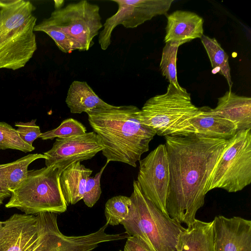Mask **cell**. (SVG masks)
<instances>
[{"instance_id": "obj_30", "label": "cell", "mask_w": 251, "mask_h": 251, "mask_svg": "<svg viewBox=\"0 0 251 251\" xmlns=\"http://www.w3.org/2000/svg\"><path fill=\"white\" fill-rule=\"evenodd\" d=\"M11 195V192L4 188L0 181V206L3 204L4 200L10 197Z\"/></svg>"}, {"instance_id": "obj_20", "label": "cell", "mask_w": 251, "mask_h": 251, "mask_svg": "<svg viewBox=\"0 0 251 251\" xmlns=\"http://www.w3.org/2000/svg\"><path fill=\"white\" fill-rule=\"evenodd\" d=\"M65 102L73 114L87 112L95 108L110 109L114 105L102 100L85 81L75 80L68 90Z\"/></svg>"}, {"instance_id": "obj_9", "label": "cell", "mask_w": 251, "mask_h": 251, "mask_svg": "<svg viewBox=\"0 0 251 251\" xmlns=\"http://www.w3.org/2000/svg\"><path fill=\"white\" fill-rule=\"evenodd\" d=\"M36 216L39 235L32 251H93L100 243L120 239L118 234L105 233L107 223L98 230L87 235L67 236L59 229L57 214L46 212Z\"/></svg>"}, {"instance_id": "obj_7", "label": "cell", "mask_w": 251, "mask_h": 251, "mask_svg": "<svg viewBox=\"0 0 251 251\" xmlns=\"http://www.w3.org/2000/svg\"><path fill=\"white\" fill-rule=\"evenodd\" d=\"M60 175L54 166L28 171L26 179L11 192L5 207L16 208L28 215L65 212L67 205L60 185Z\"/></svg>"}, {"instance_id": "obj_6", "label": "cell", "mask_w": 251, "mask_h": 251, "mask_svg": "<svg viewBox=\"0 0 251 251\" xmlns=\"http://www.w3.org/2000/svg\"><path fill=\"white\" fill-rule=\"evenodd\" d=\"M198 109L185 88L169 84L165 93L146 101L138 118L158 136L184 137L196 132L191 120Z\"/></svg>"}, {"instance_id": "obj_27", "label": "cell", "mask_w": 251, "mask_h": 251, "mask_svg": "<svg viewBox=\"0 0 251 251\" xmlns=\"http://www.w3.org/2000/svg\"><path fill=\"white\" fill-rule=\"evenodd\" d=\"M108 163L106 161L104 166L94 177L89 176L87 179L82 200L84 203L89 207H92L100 198L101 193L100 178Z\"/></svg>"}, {"instance_id": "obj_32", "label": "cell", "mask_w": 251, "mask_h": 251, "mask_svg": "<svg viewBox=\"0 0 251 251\" xmlns=\"http://www.w3.org/2000/svg\"><path fill=\"white\" fill-rule=\"evenodd\" d=\"M121 251V250H120V251Z\"/></svg>"}, {"instance_id": "obj_12", "label": "cell", "mask_w": 251, "mask_h": 251, "mask_svg": "<svg viewBox=\"0 0 251 251\" xmlns=\"http://www.w3.org/2000/svg\"><path fill=\"white\" fill-rule=\"evenodd\" d=\"M103 149L101 142L94 131L66 138H57L47 156L46 166L58 169L60 174L71 164L90 159Z\"/></svg>"}, {"instance_id": "obj_5", "label": "cell", "mask_w": 251, "mask_h": 251, "mask_svg": "<svg viewBox=\"0 0 251 251\" xmlns=\"http://www.w3.org/2000/svg\"><path fill=\"white\" fill-rule=\"evenodd\" d=\"M133 187L128 215L121 223L126 232L141 239L151 251H177L179 235L185 228L147 199L137 180Z\"/></svg>"}, {"instance_id": "obj_23", "label": "cell", "mask_w": 251, "mask_h": 251, "mask_svg": "<svg viewBox=\"0 0 251 251\" xmlns=\"http://www.w3.org/2000/svg\"><path fill=\"white\" fill-rule=\"evenodd\" d=\"M131 201L130 197L119 195L109 199L105 203L104 214L106 223L117 226L127 217Z\"/></svg>"}, {"instance_id": "obj_13", "label": "cell", "mask_w": 251, "mask_h": 251, "mask_svg": "<svg viewBox=\"0 0 251 251\" xmlns=\"http://www.w3.org/2000/svg\"><path fill=\"white\" fill-rule=\"evenodd\" d=\"M38 235L36 215L14 214L0 228V251H32Z\"/></svg>"}, {"instance_id": "obj_15", "label": "cell", "mask_w": 251, "mask_h": 251, "mask_svg": "<svg viewBox=\"0 0 251 251\" xmlns=\"http://www.w3.org/2000/svg\"><path fill=\"white\" fill-rule=\"evenodd\" d=\"M203 19L195 13L176 10L167 16L164 41L179 47L203 35Z\"/></svg>"}, {"instance_id": "obj_26", "label": "cell", "mask_w": 251, "mask_h": 251, "mask_svg": "<svg viewBox=\"0 0 251 251\" xmlns=\"http://www.w3.org/2000/svg\"><path fill=\"white\" fill-rule=\"evenodd\" d=\"M85 126L79 121L68 118L64 120L57 127L42 133L39 138L42 140H52L55 138H66L86 132Z\"/></svg>"}, {"instance_id": "obj_4", "label": "cell", "mask_w": 251, "mask_h": 251, "mask_svg": "<svg viewBox=\"0 0 251 251\" xmlns=\"http://www.w3.org/2000/svg\"><path fill=\"white\" fill-rule=\"evenodd\" d=\"M35 7L29 1L0 0V69L24 67L37 49Z\"/></svg>"}, {"instance_id": "obj_31", "label": "cell", "mask_w": 251, "mask_h": 251, "mask_svg": "<svg viewBox=\"0 0 251 251\" xmlns=\"http://www.w3.org/2000/svg\"><path fill=\"white\" fill-rule=\"evenodd\" d=\"M3 224V222L0 221V228L1 227Z\"/></svg>"}, {"instance_id": "obj_10", "label": "cell", "mask_w": 251, "mask_h": 251, "mask_svg": "<svg viewBox=\"0 0 251 251\" xmlns=\"http://www.w3.org/2000/svg\"><path fill=\"white\" fill-rule=\"evenodd\" d=\"M117 11L105 20L99 33V43L102 50L111 43L112 33L119 25L133 28L158 15L165 14L173 0H115Z\"/></svg>"}, {"instance_id": "obj_17", "label": "cell", "mask_w": 251, "mask_h": 251, "mask_svg": "<svg viewBox=\"0 0 251 251\" xmlns=\"http://www.w3.org/2000/svg\"><path fill=\"white\" fill-rule=\"evenodd\" d=\"M214 110L233 123L237 131L251 128V98L227 91L219 98Z\"/></svg>"}, {"instance_id": "obj_16", "label": "cell", "mask_w": 251, "mask_h": 251, "mask_svg": "<svg viewBox=\"0 0 251 251\" xmlns=\"http://www.w3.org/2000/svg\"><path fill=\"white\" fill-rule=\"evenodd\" d=\"M197 136L214 139L228 140L237 131L231 122L218 114L208 106L198 107L191 120Z\"/></svg>"}, {"instance_id": "obj_29", "label": "cell", "mask_w": 251, "mask_h": 251, "mask_svg": "<svg viewBox=\"0 0 251 251\" xmlns=\"http://www.w3.org/2000/svg\"><path fill=\"white\" fill-rule=\"evenodd\" d=\"M126 239L124 251H151L143 241L136 236H129Z\"/></svg>"}, {"instance_id": "obj_22", "label": "cell", "mask_w": 251, "mask_h": 251, "mask_svg": "<svg viewBox=\"0 0 251 251\" xmlns=\"http://www.w3.org/2000/svg\"><path fill=\"white\" fill-rule=\"evenodd\" d=\"M201 39L209 58L213 71H215L214 74L219 73L223 75L226 79L229 91H231L232 82L228 55L216 39L203 35Z\"/></svg>"}, {"instance_id": "obj_1", "label": "cell", "mask_w": 251, "mask_h": 251, "mask_svg": "<svg viewBox=\"0 0 251 251\" xmlns=\"http://www.w3.org/2000/svg\"><path fill=\"white\" fill-rule=\"evenodd\" d=\"M165 139L170 166L166 210L172 219L188 226L204 204L208 178L227 140L195 134Z\"/></svg>"}, {"instance_id": "obj_25", "label": "cell", "mask_w": 251, "mask_h": 251, "mask_svg": "<svg viewBox=\"0 0 251 251\" xmlns=\"http://www.w3.org/2000/svg\"><path fill=\"white\" fill-rule=\"evenodd\" d=\"M12 149L26 153L35 148L25 142L17 130L5 122H0V150Z\"/></svg>"}, {"instance_id": "obj_18", "label": "cell", "mask_w": 251, "mask_h": 251, "mask_svg": "<svg viewBox=\"0 0 251 251\" xmlns=\"http://www.w3.org/2000/svg\"><path fill=\"white\" fill-rule=\"evenodd\" d=\"M213 221L196 219L180 233L177 251H214Z\"/></svg>"}, {"instance_id": "obj_11", "label": "cell", "mask_w": 251, "mask_h": 251, "mask_svg": "<svg viewBox=\"0 0 251 251\" xmlns=\"http://www.w3.org/2000/svg\"><path fill=\"white\" fill-rule=\"evenodd\" d=\"M137 181L145 196L165 215L170 182V166L165 144L159 145L139 161Z\"/></svg>"}, {"instance_id": "obj_2", "label": "cell", "mask_w": 251, "mask_h": 251, "mask_svg": "<svg viewBox=\"0 0 251 251\" xmlns=\"http://www.w3.org/2000/svg\"><path fill=\"white\" fill-rule=\"evenodd\" d=\"M140 109L132 105L95 108L86 112L90 125L100 139L107 162L136 167L141 155L149 150L156 135L138 118Z\"/></svg>"}, {"instance_id": "obj_24", "label": "cell", "mask_w": 251, "mask_h": 251, "mask_svg": "<svg viewBox=\"0 0 251 251\" xmlns=\"http://www.w3.org/2000/svg\"><path fill=\"white\" fill-rule=\"evenodd\" d=\"M178 46L171 42L166 43L162 50L160 69L162 75L177 88H180L177 77L176 60Z\"/></svg>"}, {"instance_id": "obj_19", "label": "cell", "mask_w": 251, "mask_h": 251, "mask_svg": "<svg viewBox=\"0 0 251 251\" xmlns=\"http://www.w3.org/2000/svg\"><path fill=\"white\" fill-rule=\"evenodd\" d=\"M92 172L80 162L71 164L62 172L59 183L67 205L82 200L87 179Z\"/></svg>"}, {"instance_id": "obj_8", "label": "cell", "mask_w": 251, "mask_h": 251, "mask_svg": "<svg viewBox=\"0 0 251 251\" xmlns=\"http://www.w3.org/2000/svg\"><path fill=\"white\" fill-rule=\"evenodd\" d=\"M251 129L238 130L227 140L208 178L205 188L206 194L215 188L235 193L251 184Z\"/></svg>"}, {"instance_id": "obj_21", "label": "cell", "mask_w": 251, "mask_h": 251, "mask_svg": "<svg viewBox=\"0 0 251 251\" xmlns=\"http://www.w3.org/2000/svg\"><path fill=\"white\" fill-rule=\"evenodd\" d=\"M47 158L40 153L29 154L18 160L0 164V181L2 185L11 193L24 181L27 176L28 167L34 161Z\"/></svg>"}, {"instance_id": "obj_3", "label": "cell", "mask_w": 251, "mask_h": 251, "mask_svg": "<svg viewBox=\"0 0 251 251\" xmlns=\"http://www.w3.org/2000/svg\"><path fill=\"white\" fill-rule=\"evenodd\" d=\"M103 27L99 6L84 0L55 9L34 28L48 34L63 52L87 51Z\"/></svg>"}, {"instance_id": "obj_14", "label": "cell", "mask_w": 251, "mask_h": 251, "mask_svg": "<svg viewBox=\"0 0 251 251\" xmlns=\"http://www.w3.org/2000/svg\"><path fill=\"white\" fill-rule=\"evenodd\" d=\"M214 251H251V221L215 216Z\"/></svg>"}, {"instance_id": "obj_28", "label": "cell", "mask_w": 251, "mask_h": 251, "mask_svg": "<svg viewBox=\"0 0 251 251\" xmlns=\"http://www.w3.org/2000/svg\"><path fill=\"white\" fill-rule=\"evenodd\" d=\"M36 119L29 122H16L15 124L20 138L26 143L33 146V142L41 134L40 127L36 124Z\"/></svg>"}]
</instances>
